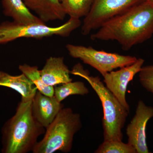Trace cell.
Returning <instances> with one entry per match:
<instances>
[{
    "label": "cell",
    "instance_id": "obj_1",
    "mask_svg": "<svg viewBox=\"0 0 153 153\" xmlns=\"http://www.w3.org/2000/svg\"><path fill=\"white\" fill-rule=\"evenodd\" d=\"M91 36L92 40L115 41L125 51L153 35V1L145 0L104 23Z\"/></svg>",
    "mask_w": 153,
    "mask_h": 153
},
{
    "label": "cell",
    "instance_id": "obj_2",
    "mask_svg": "<svg viewBox=\"0 0 153 153\" xmlns=\"http://www.w3.org/2000/svg\"><path fill=\"white\" fill-rule=\"evenodd\" d=\"M33 98L22 97L15 115L3 127L2 152H33L38 142V138L45 133L46 128L33 115Z\"/></svg>",
    "mask_w": 153,
    "mask_h": 153
},
{
    "label": "cell",
    "instance_id": "obj_3",
    "mask_svg": "<svg viewBox=\"0 0 153 153\" xmlns=\"http://www.w3.org/2000/svg\"><path fill=\"white\" fill-rule=\"evenodd\" d=\"M71 74L82 77L88 82L101 101L103 108L102 125L104 141H123L122 130L129 112L121 104L98 76H91L80 63L74 65Z\"/></svg>",
    "mask_w": 153,
    "mask_h": 153
},
{
    "label": "cell",
    "instance_id": "obj_4",
    "mask_svg": "<svg viewBox=\"0 0 153 153\" xmlns=\"http://www.w3.org/2000/svg\"><path fill=\"white\" fill-rule=\"evenodd\" d=\"M79 114L70 108H63L46 129L43 138L38 141L33 153H67L72 149L74 135L82 128Z\"/></svg>",
    "mask_w": 153,
    "mask_h": 153
},
{
    "label": "cell",
    "instance_id": "obj_5",
    "mask_svg": "<svg viewBox=\"0 0 153 153\" xmlns=\"http://www.w3.org/2000/svg\"><path fill=\"white\" fill-rule=\"evenodd\" d=\"M81 25L79 19L71 18L63 25L54 27H48L44 23L20 25L14 22H4L0 25V44L21 38L67 37Z\"/></svg>",
    "mask_w": 153,
    "mask_h": 153
},
{
    "label": "cell",
    "instance_id": "obj_6",
    "mask_svg": "<svg viewBox=\"0 0 153 153\" xmlns=\"http://www.w3.org/2000/svg\"><path fill=\"white\" fill-rule=\"evenodd\" d=\"M66 47L71 57L95 68L102 76L114 69L131 65L137 59L134 56L99 51L91 47L68 44Z\"/></svg>",
    "mask_w": 153,
    "mask_h": 153
},
{
    "label": "cell",
    "instance_id": "obj_7",
    "mask_svg": "<svg viewBox=\"0 0 153 153\" xmlns=\"http://www.w3.org/2000/svg\"><path fill=\"white\" fill-rule=\"evenodd\" d=\"M145 0H94L90 12L84 18L81 32L87 36L97 30L113 17L123 13Z\"/></svg>",
    "mask_w": 153,
    "mask_h": 153
},
{
    "label": "cell",
    "instance_id": "obj_8",
    "mask_svg": "<svg viewBox=\"0 0 153 153\" xmlns=\"http://www.w3.org/2000/svg\"><path fill=\"white\" fill-rule=\"evenodd\" d=\"M153 117V107L142 100L137 105L135 113L126 128L128 143L137 153H149L147 143L146 128L149 121Z\"/></svg>",
    "mask_w": 153,
    "mask_h": 153
},
{
    "label": "cell",
    "instance_id": "obj_9",
    "mask_svg": "<svg viewBox=\"0 0 153 153\" xmlns=\"http://www.w3.org/2000/svg\"><path fill=\"white\" fill-rule=\"evenodd\" d=\"M144 63L143 59L139 58L133 64L120 68L117 71H110L103 76L106 87L129 112L130 106L126 99L128 85L140 71Z\"/></svg>",
    "mask_w": 153,
    "mask_h": 153
},
{
    "label": "cell",
    "instance_id": "obj_10",
    "mask_svg": "<svg viewBox=\"0 0 153 153\" xmlns=\"http://www.w3.org/2000/svg\"><path fill=\"white\" fill-rule=\"evenodd\" d=\"M32 108L36 120L46 129L63 108V105L54 96L44 95L37 90L32 100Z\"/></svg>",
    "mask_w": 153,
    "mask_h": 153
},
{
    "label": "cell",
    "instance_id": "obj_11",
    "mask_svg": "<svg viewBox=\"0 0 153 153\" xmlns=\"http://www.w3.org/2000/svg\"><path fill=\"white\" fill-rule=\"evenodd\" d=\"M40 73L44 83L49 86L54 87L72 81L71 71L64 63L63 57H49Z\"/></svg>",
    "mask_w": 153,
    "mask_h": 153
},
{
    "label": "cell",
    "instance_id": "obj_12",
    "mask_svg": "<svg viewBox=\"0 0 153 153\" xmlns=\"http://www.w3.org/2000/svg\"><path fill=\"white\" fill-rule=\"evenodd\" d=\"M30 11H33L43 23L63 20L66 13L60 0H23Z\"/></svg>",
    "mask_w": 153,
    "mask_h": 153
},
{
    "label": "cell",
    "instance_id": "obj_13",
    "mask_svg": "<svg viewBox=\"0 0 153 153\" xmlns=\"http://www.w3.org/2000/svg\"><path fill=\"white\" fill-rule=\"evenodd\" d=\"M2 5L5 15L12 18L16 24L28 25L44 23L38 16L31 13L23 0H3Z\"/></svg>",
    "mask_w": 153,
    "mask_h": 153
},
{
    "label": "cell",
    "instance_id": "obj_14",
    "mask_svg": "<svg viewBox=\"0 0 153 153\" xmlns=\"http://www.w3.org/2000/svg\"><path fill=\"white\" fill-rule=\"evenodd\" d=\"M0 86L10 88L17 91L22 97H33L37 88L25 74L13 76L0 71Z\"/></svg>",
    "mask_w": 153,
    "mask_h": 153
},
{
    "label": "cell",
    "instance_id": "obj_15",
    "mask_svg": "<svg viewBox=\"0 0 153 153\" xmlns=\"http://www.w3.org/2000/svg\"><path fill=\"white\" fill-rule=\"evenodd\" d=\"M19 69L33 82L38 91L48 96H54V87L49 86L44 83L38 66L24 64L19 66Z\"/></svg>",
    "mask_w": 153,
    "mask_h": 153
},
{
    "label": "cell",
    "instance_id": "obj_16",
    "mask_svg": "<svg viewBox=\"0 0 153 153\" xmlns=\"http://www.w3.org/2000/svg\"><path fill=\"white\" fill-rule=\"evenodd\" d=\"M94 0H60L61 5L70 18L79 19L90 12Z\"/></svg>",
    "mask_w": 153,
    "mask_h": 153
},
{
    "label": "cell",
    "instance_id": "obj_17",
    "mask_svg": "<svg viewBox=\"0 0 153 153\" xmlns=\"http://www.w3.org/2000/svg\"><path fill=\"white\" fill-rule=\"evenodd\" d=\"M89 92V90L84 82L81 81H71L54 86V96L60 102L69 96L85 95Z\"/></svg>",
    "mask_w": 153,
    "mask_h": 153
},
{
    "label": "cell",
    "instance_id": "obj_18",
    "mask_svg": "<svg viewBox=\"0 0 153 153\" xmlns=\"http://www.w3.org/2000/svg\"><path fill=\"white\" fill-rule=\"evenodd\" d=\"M95 153H137L136 150L128 143L123 141H104L94 152Z\"/></svg>",
    "mask_w": 153,
    "mask_h": 153
},
{
    "label": "cell",
    "instance_id": "obj_19",
    "mask_svg": "<svg viewBox=\"0 0 153 153\" xmlns=\"http://www.w3.org/2000/svg\"><path fill=\"white\" fill-rule=\"evenodd\" d=\"M138 73L143 87L153 94V65L143 66Z\"/></svg>",
    "mask_w": 153,
    "mask_h": 153
},
{
    "label": "cell",
    "instance_id": "obj_20",
    "mask_svg": "<svg viewBox=\"0 0 153 153\" xmlns=\"http://www.w3.org/2000/svg\"><path fill=\"white\" fill-rule=\"evenodd\" d=\"M149 1H153V0H149Z\"/></svg>",
    "mask_w": 153,
    "mask_h": 153
}]
</instances>
